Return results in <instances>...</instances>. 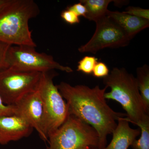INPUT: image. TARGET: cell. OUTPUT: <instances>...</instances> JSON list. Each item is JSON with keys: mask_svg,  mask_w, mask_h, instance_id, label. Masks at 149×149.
Returning a JSON list of instances; mask_svg holds the SVG:
<instances>
[{"mask_svg": "<svg viewBox=\"0 0 149 149\" xmlns=\"http://www.w3.org/2000/svg\"><path fill=\"white\" fill-rule=\"evenodd\" d=\"M125 13L128 14L139 18L149 20V10L136 7L129 6L125 9Z\"/></svg>", "mask_w": 149, "mask_h": 149, "instance_id": "cell-17", "label": "cell"}, {"mask_svg": "<svg viewBox=\"0 0 149 149\" xmlns=\"http://www.w3.org/2000/svg\"><path fill=\"white\" fill-rule=\"evenodd\" d=\"M125 118L118 120L117 126L112 132L113 138L108 146L103 149H128L141 134L140 129L131 128Z\"/></svg>", "mask_w": 149, "mask_h": 149, "instance_id": "cell-11", "label": "cell"}, {"mask_svg": "<svg viewBox=\"0 0 149 149\" xmlns=\"http://www.w3.org/2000/svg\"><path fill=\"white\" fill-rule=\"evenodd\" d=\"M45 149H99V135L91 125L69 115L65 122L48 137Z\"/></svg>", "mask_w": 149, "mask_h": 149, "instance_id": "cell-4", "label": "cell"}, {"mask_svg": "<svg viewBox=\"0 0 149 149\" xmlns=\"http://www.w3.org/2000/svg\"><path fill=\"white\" fill-rule=\"evenodd\" d=\"M112 0H80L86 8L85 18L95 22L107 16L108 7Z\"/></svg>", "mask_w": 149, "mask_h": 149, "instance_id": "cell-13", "label": "cell"}, {"mask_svg": "<svg viewBox=\"0 0 149 149\" xmlns=\"http://www.w3.org/2000/svg\"><path fill=\"white\" fill-rule=\"evenodd\" d=\"M136 77L144 106L149 113V67L145 64L136 69Z\"/></svg>", "mask_w": 149, "mask_h": 149, "instance_id": "cell-14", "label": "cell"}, {"mask_svg": "<svg viewBox=\"0 0 149 149\" xmlns=\"http://www.w3.org/2000/svg\"><path fill=\"white\" fill-rule=\"evenodd\" d=\"M40 13L33 0H8L0 10V41L12 46L37 47L29 22Z\"/></svg>", "mask_w": 149, "mask_h": 149, "instance_id": "cell-2", "label": "cell"}, {"mask_svg": "<svg viewBox=\"0 0 149 149\" xmlns=\"http://www.w3.org/2000/svg\"><path fill=\"white\" fill-rule=\"evenodd\" d=\"M105 86L111 89L105 93V99L119 103L126 111L125 120L136 124L149 120V113L146 109L136 77L123 68H113L103 78Z\"/></svg>", "mask_w": 149, "mask_h": 149, "instance_id": "cell-3", "label": "cell"}, {"mask_svg": "<svg viewBox=\"0 0 149 149\" xmlns=\"http://www.w3.org/2000/svg\"><path fill=\"white\" fill-rule=\"evenodd\" d=\"M33 128L16 114L0 116V145H5L31 135Z\"/></svg>", "mask_w": 149, "mask_h": 149, "instance_id": "cell-10", "label": "cell"}, {"mask_svg": "<svg viewBox=\"0 0 149 149\" xmlns=\"http://www.w3.org/2000/svg\"><path fill=\"white\" fill-rule=\"evenodd\" d=\"M66 8L74 12L79 17L80 16H82L85 17L86 16L87 13L86 8L81 3H77L72 6H69Z\"/></svg>", "mask_w": 149, "mask_h": 149, "instance_id": "cell-21", "label": "cell"}, {"mask_svg": "<svg viewBox=\"0 0 149 149\" xmlns=\"http://www.w3.org/2000/svg\"><path fill=\"white\" fill-rule=\"evenodd\" d=\"M107 15L112 19L132 40L137 34L149 27V20L119 11L108 10Z\"/></svg>", "mask_w": 149, "mask_h": 149, "instance_id": "cell-12", "label": "cell"}, {"mask_svg": "<svg viewBox=\"0 0 149 149\" xmlns=\"http://www.w3.org/2000/svg\"><path fill=\"white\" fill-rule=\"evenodd\" d=\"M56 86L66 102L69 115L92 126L98 134L99 149L104 148L107 146V136L117 126L116 121L126 116L125 113L114 111L107 104L104 94L107 87L73 86L64 82Z\"/></svg>", "mask_w": 149, "mask_h": 149, "instance_id": "cell-1", "label": "cell"}, {"mask_svg": "<svg viewBox=\"0 0 149 149\" xmlns=\"http://www.w3.org/2000/svg\"><path fill=\"white\" fill-rule=\"evenodd\" d=\"M136 125L141 128V136L131 145L133 149H149V120L139 123Z\"/></svg>", "mask_w": 149, "mask_h": 149, "instance_id": "cell-15", "label": "cell"}, {"mask_svg": "<svg viewBox=\"0 0 149 149\" xmlns=\"http://www.w3.org/2000/svg\"><path fill=\"white\" fill-rule=\"evenodd\" d=\"M8 1V0H0V10L2 8Z\"/></svg>", "mask_w": 149, "mask_h": 149, "instance_id": "cell-23", "label": "cell"}, {"mask_svg": "<svg viewBox=\"0 0 149 149\" xmlns=\"http://www.w3.org/2000/svg\"><path fill=\"white\" fill-rule=\"evenodd\" d=\"M11 46L0 41V71L6 68L7 54Z\"/></svg>", "mask_w": 149, "mask_h": 149, "instance_id": "cell-20", "label": "cell"}, {"mask_svg": "<svg viewBox=\"0 0 149 149\" xmlns=\"http://www.w3.org/2000/svg\"><path fill=\"white\" fill-rule=\"evenodd\" d=\"M61 17L65 22L71 25L78 24L80 22L79 17L74 12L67 8L62 12Z\"/></svg>", "mask_w": 149, "mask_h": 149, "instance_id": "cell-19", "label": "cell"}, {"mask_svg": "<svg viewBox=\"0 0 149 149\" xmlns=\"http://www.w3.org/2000/svg\"><path fill=\"white\" fill-rule=\"evenodd\" d=\"M15 113L23 118L35 129L40 138L48 142L42 100L38 91L28 93L15 104Z\"/></svg>", "mask_w": 149, "mask_h": 149, "instance_id": "cell-9", "label": "cell"}, {"mask_svg": "<svg viewBox=\"0 0 149 149\" xmlns=\"http://www.w3.org/2000/svg\"><path fill=\"white\" fill-rule=\"evenodd\" d=\"M58 73L55 70L42 72L37 91L42 104L45 127L48 137L54 133L69 116L67 104L54 84V77Z\"/></svg>", "mask_w": 149, "mask_h": 149, "instance_id": "cell-5", "label": "cell"}, {"mask_svg": "<svg viewBox=\"0 0 149 149\" xmlns=\"http://www.w3.org/2000/svg\"><path fill=\"white\" fill-rule=\"evenodd\" d=\"M25 71L42 72L59 70L70 73L72 68L60 64L52 56L39 53L35 47L27 46H11L6 59V68Z\"/></svg>", "mask_w": 149, "mask_h": 149, "instance_id": "cell-6", "label": "cell"}, {"mask_svg": "<svg viewBox=\"0 0 149 149\" xmlns=\"http://www.w3.org/2000/svg\"><path fill=\"white\" fill-rule=\"evenodd\" d=\"M109 73V69L107 65L102 62H97L94 67L92 74L97 78H104Z\"/></svg>", "mask_w": 149, "mask_h": 149, "instance_id": "cell-18", "label": "cell"}, {"mask_svg": "<svg viewBox=\"0 0 149 149\" xmlns=\"http://www.w3.org/2000/svg\"><path fill=\"white\" fill-rule=\"evenodd\" d=\"M98 60L97 58L94 56H85L78 62L77 71L85 74H92L94 67Z\"/></svg>", "mask_w": 149, "mask_h": 149, "instance_id": "cell-16", "label": "cell"}, {"mask_svg": "<svg viewBox=\"0 0 149 149\" xmlns=\"http://www.w3.org/2000/svg\"><path fill=\"white\" fill-rule=\"evenodd\" d=\"M95 33L90 40L80 46V53L95 54L105 48H118L128 45L131 39L114 21L106 16L95 22Z\"/></svg>", "mask_w": 149, "mask_h": 149, "instance_id": "cell-8", "label": "cell"}, {"mask_svg": "<svg viewBox=\"0 0 149 149\" xmlns=\"http://www.w3.org/2000/svg\"><path fill=\"white\" fill-rule=\"evenodd\" d=\"M15 113V106H8L3 102L0 97V116L12 115Z\"/></svg>", "mask_w": 149, "mask_h": 149, "instance_id": "cell-22", "label": "cell"}, {"mask_svg": "<svg viewBox=\"0 0 149 149\" xmlns=\"http://www.w3.org/2000/svg\"><path fill=\"white\" fill-rule=\"evenodd\" d=\"M42 73L9 68L1 70L0 97L3 102L7 105H14L25 95L37 91Z\"/></svg>", "mask_w": 149, "mask_h": 149, "instance_id": "cell-7", "label": "cell"}]
</instances>
